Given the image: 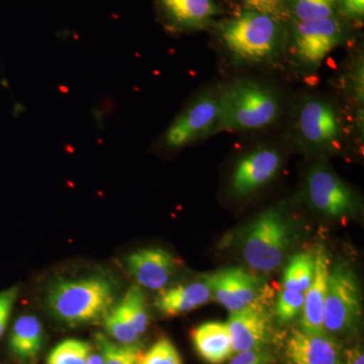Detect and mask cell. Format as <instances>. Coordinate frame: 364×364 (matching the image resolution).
Listing matches in <instances>:
<instances>
[{
	"instance_id": "obj_30",
	"label": "cell",
	"mask_w": 364,
	"mask_h": 364,
	"mask_svg": "<svg viewBox=\"0 0 364 364\" xmlns=\"http://www.w3.org/2000/svg\"><path fill=\"white\" fill-rule=\"evenodd\" d=\"M18 294V287H9V289L0 291V338L6 331Z\"/></svg>"
},
{
	"instance_id": "obj_18",
	"label": "cell",
	"mask_w": 364,
	"mask_h": 364,
	"mask_svg": "<svg viewBox=\"0 0 364 364\" xmlns=\"http://www.w3.org/2000/svg\"><path fill=\"white\" fill-rule=\"evenodd\" d=\"M198 356L208 364H222L234 355L227 323L210 321L191 332Z\"/></svg>"
},
{
	"instance_id": "obj_29",
	"label": "cell",
	"mask_w": 364,
	"mask_h": 364,
	"mask_svg": "<svg viewBox=\"0 0 364 364\" xmlns=\"http://www.w3.org/2000/svg\"><path fill=\"white\" fill-rule=\"evenodd\" d=\"M247 11L267 14L282 21L287 16V0H242Z\"/></svg>"
},
{
	"instance_id": "obj_22",
	"label": "cell",
	"mask_w": 364,
	"mask_h": 364,
	"mask_svg": "<svg viewBox=\"0 0 364 364\" xmlns=\"http://www.w3.org/2000/svg\"><path fill=\"white\" fill-rule=\"evenodd\" d=\"M117 305L123 310L124 315L139 335L144 334L149 325V315L147 312L145 296L141 287L136 284L129 287L123 299Z\"/></svg>"
},
{
	"instance_id": "obj_1",
	"label": "cell",
	"mask_w": 364,
	"mask_h": 364,
	"mask_svg": "<svg viewBox=\"0 0 364 364\" xmlns=\"http://www.w3.org/2000/svg\"><path fill=\"white\" fill-rule=\"evenodd\" d=\"M117 284L107 274L55 279L47 289V306L53 317L69 326L104 321L116 305Z\"/></svg>"
},
{
	"instance_id": "obj_2",
	"label": "cell",
	"mask_w": 364,
	"mask_h": 364,
	"mask_svg": "<svg viewBox=\"0 0 364 364\" xmlns=\"http://www.w3.org/2000/svg\"><path fill=\"white\" fill-rule=\"evenodd\" d=\"M220 114L215 134L260 131L277 123L282 112L279 93L272 86L237 79L219 86Z\"/></svg>"
},
{
	"instance_id": "obj_6",
	"label": "cell",
	"mask_w": 364,
	"mask_h": 364,
	"mask_svg": "<svg viewBox=\"0 0 364 364\" xmlns=\"http://www.w3.org/2000/svg\"><path fill=\"white\" fill-rule=\"evenodd\" d=\"M363 314L358 280L344 263L330 267L324 308V330L342 337L354 331Z\"/></svg>"
},
{
	"instance_id": "obj_21",
	"label": "cell",
	"mask_w": 364,
	"mask_h": 364,
	"mask_svg": "<svg viewBox=\"0 0 364 364\" xmlns=\"http://www.w3.org/2000/svg\"><path fill=\"white\" fill-rule=\"evenodd\" d=\"M95 340L105 364H139L143 352L140 345L114 343L102 333H97Z\"/></svg>"
},
{
	"instance_id": "obj_34",
	"label": "cell",
	"mask_w": 364,
	"mask_h": 364,
	"mask_svg": "<svg viewBox=\"0 0 364 364\" xmlns=\"http://www.w3.org/2000/svg\"><path fill=\"white\" fill-rule=\"evenodd\" d=\"M85 364H105L102 353H90Z\"/></svg>"
},
{
	"instance_id": "obj_25",
	"label": "cell",
	"mask_w": 364,
	"mask_h": 364,
	"mask_svg": "<svg viewBox=\"0 0 364 364\" xmlns=\"http://www.w3.org/2000/svg\"><path fill=\"white\" fill-rule=\"evenodd\" d=\"M342 87L354 105L363 107L364 62L363 55L358 54L345 68L341 78Z\"/></svg>"
},
{
	"instance_id": "obj_23",
	"label": "cell",
	"mask_w": 364,
	"mask_h": 364,
	"mask_svg": "<svg viewBox=\"0 0 364 364\" xmlns=\"http://www.w3.org/2000/svg\"><path fill=\"white\" fill-rule=\"evenodd\" d=\"M337 7V0H287V11L296 21L331 18Z\"/></svg>"
},
{
	"instance_id": "obj_33",
	"label": "cell",
	"mask_w": 364,
	"mask_h": 364,
	"mask_svg": "<svg viewBox=\"0 0 364 364\" xmlns=\"http://www.w3.org/2000/svg\"><path fill=\"white\" fill-rule=\"evenodd\" d=\"M344 364H364L363 349L360 345L351 347L343 352Z\"/></svg>"
},
{
	"instance_id": "obj_20",
	"label": "cell",
	"mask_w": 364,
	"mask_h": 364,
	"mask_svg": "<svg viewBox=\"0 0 364 364\" xmlns=\"http://www.w3.org/2000/svg\"><path fill=\"white\" fill-rule=\"evenodd\" d=\"M316 256L310 252H299L293 256L284 269L282 287L289 291L305 293L312 284L315 274Z\"/></svg>"
},
{
	"instance_id": "obj_17",
	"label": "cell",
	"mask_w": 364,
	"mask_h": 364,
	"mask_svg": "<svg viewBox=\"0 0 364 364\" xmlns=\"http://www.w3.org/2000/svg\"><path fill=\"white\" fill-rule=\"evenodd\" d=\"M212 298V289L203 279L161 289L155 306L162 315L173 317L191 312L205 305Z\"/></svg>"
},
{
	"instance_id": "obj_32",
	"label": "cell",
	"mask_w": 364,
	"mask_h": 364,
	"mask_svg": "<svg viewBox=\"0 0 364 364\" xmlns=\"http://www.w3.org/2000/svg\"><path fill=\"white\" fill-rule=\"evenodd\" d=\"M342 14L351 20H360L364 16V0H337Z\"/></svg>"
},
{
	"instance_id": "obj_9",
	"label": "cell",
	"mask_w": 364,
	"mask_h": 364,
	"mask_svg": "<svg viewBox=\"0 0 364 364\" xmlns=\"http://www.w3.org/2000/svg\"><path fill=\"white\" fill-rule=\"evenodd\" d=\"M343 40V26L335 16L296 21L291 35V55L304 68H318Z\"/></svg>"
},
{
	"instance_id": "obj_16",
	"label": "cell",
	"mask_w": 364,
	"mask_h": 364,
	"mask_svg": "<svg viewBox=\"0 0 364 364\" xmlns=\"http://www.w3.org/2000/svg\"><path fill=\"white\" fill-rule=\"evenodd\" d=\"M160 11L172 28L200 30L208 25L219 9L214 0H156Z\"/></svg>"
},
{
	"instance_id": "obj_11",
	"label": "cell",
	"mask_w": 364,
	"mask_h": 364,
	"mask_svg": "<svg viewBox=\"0 0 364 364\" xmlns=\"http://www.w3.org/2000/svg\"><path fill=\"white\" fill-rule=\"evenodd\" d=\"M203 279L212 289L215 301L224 306L230 313L260 305L259 301L264 291L262 279L245 268H224L212 274L205 275Z\"/></svg>"
},
{
	"instance_id": "obj_24",
	"label": "cell",
	"mask_w": 364,
	"mask_h": 364,
	"mask_svg": "<svg viewBox=\"0 0 364 364\" xmlns=\"http://www.w3.org/2000/svg\"><path fill=\"white\" fill-rule=\"evenodd\" d=\"M91 353V345L79 339L60 342L48 355L46 364H85Z\"/></svg>"
},
{
	"instance_id": "obj_3",
	"label": "cell",
	"mask_w": 364,
	"mask_h": 364,
	"mask_svg": "<svg viewBox=\"0 0 364 364\" xmlns=\"http://www.w3.org/2000/svg\"><path fill=\"white\" fill-rule=\"evenodd\" d=\"M291 136L304 152L337 154L343 150L347 139L343 114L328 97L304 95L291 114Z\"/></svg>"
},
{
	"instance_id": "obj_19",
	"label": "cell",
	"mask_w": 364,
	"mask_h": 364,
	"mask_svg": "<svg viewBox=\"0 0 364 364\" xmlns=\"http://www.w3.org/2000/svg\"><path fill=\"white\" fill-rule=\"evenodd\" d=\"M44 330L39 318L33 315L21 316L14 323L9 348L21 360H32L44 346Z\"/></svg>"
},
{
	"instance_id": "obj_7",
	"label": "cell",
	"mask_w": 364,
	"mask_h": 364,
	"mask_svg": "<svg viewBox=\"0 0 364 364\" xmlns=\"http://www.w3.org/2000/svg\"><path fill=\"white\" fill-rule=\"evenodd\" d=\"M220 114L219 86L193 98L160 136L167 150H181L198 140L215 135Z\"/></svg>"
},
{
	"instance_id": "obj_12",
	"label": "cell",
	"mask_w": 364,
	"mask_h": 364,
	"mask_svg": "<svg viewBox=\"0 0 364 364\" xmlns=\"http://www.w3.org/2000/svg\"><path fill=\"white\" fill-rule=\"evenodd\" d=\"M343 349L327 333L291 331L284 345L287 364H344Z\"/></svg>"
},
{
	"instance_id": "obj_31",
	"label": "cell",
	"mask_w": 364,
	"mask_h": 364,
	"mask_svg": "<svg viewBox=\"0 0 364 364\" xmlns=\"http://www.w3.org/2000/svg\"><path fill=\"white\" fill-rule=\"evenodd\" d=\"M273 355L265 349L239 352L229 364H272Z\"/></svg>"
},
{
	"instance_id": "obj_28",
	"label": "cell",
	"mask_w": 364,
	"mask_h": 364,
	"mask_svg": "<svg viewBox=\"0 0 364 364\" xmlns=\"http://www.w3.org/2000/svg\"><path fill=\"white\" fill-rule=\"evenodd\" d=\"M305 293L284 289L279 294L277 316L280 322L289 323L294 320L303 311Z\"/></svg>"
},
{
	"instance_id": "obj_13",
	"label": "cell",
	"mask_w": 364,
	"mask_h": 364,
	"mask_svg": "<svg viewBox=\"0 0 364 364\" xmlns=\"http://www.w3.org/2000/svg\"><path fill=\"white\" fill-rule=\"evenodd\" d=\"M127 268L139 286L161 291L179 268V262L169 251L162 248H144L126 258Z\"/></svg>"
},
{
	"instance_id": "obj_8",
	"label": "cell",
	"mask_w": 364,
	"mask_h": 364,
	"mask_svg": "<svg viewBox=\"0 0 364 364\" xmlns=\"http://www.w3.org/2000/svg\"><path fill=\"white\" fill-rule=\"evenodd\" d=\"M309 205L318 214L331 219H345L358 212V196L326 165H314L305 182Z\"/></svg>"
},
{
	"instance_id": "obj_14",
	"label": "cell",
	"mask_w": 364,
	"mask_h": 364,
	"mask_svg": "<svg viewBox=\"0 0 364 364\" xmlns=\"http://www.w3.org/2000/svg\"><path fill=\"white\" fill-rule=\"evenodd\" d=\"M226 323L235 353L264 349L272 338V322L262 306L231 312Z\"/></svg>"
},
{
	"instance_id": "obj_27",
	"label": "cell",
	"mask_w": 364,
	"mask_h": 364,
	"mask_svg": "<svg viewBox=\"0 0 364 364\" xmlns=\"http://www.w3.org/2000/svg\"><path fill=\"white\" fill-rule=\"evenodd\" d=\"M139 364H182V359L176 345L168 338H162L142 352Z\"/></svg>"
},
{
	"instance_id": "obj_15",
	"label": "cell",
	"mask_w": 364,
	"mask_h": 364,
	"mask_svg": "<svg viewBox=\"0 0 364 364\" xmlns=\"http://www.w3.org/2000/svg\"><path fill=\"white\" fill-rule=\"evenodd\" d=\"M329 259L324 251L316 255L315 274L312 284L305 291V301L301 311V329L309 333H326L324 330V308L327 296Z\"/></svg>"
},
{
	"instance_id": "obj_4",
	"label": "cell",
	"mask_w": 364,
	"mask_h": 364,
	"mask_svg": "<svg viewBox=\"0 0 364 364\" xmlns=\"http://www.w3.org/2000/svg\"><path fill=\"white\" fill-rule=\"evenodd\" d=\"M280 21L272 16L247 11L220 23L219 38L228 55L237 63H270L284 49Z\"/></svg>"
},
{
	"instance_id": "obj_26",
	"label": "cell",
	"mask_w": 364,
	"mask_h": 364,
	"mask_svg": "<svg viewBox=\"0 0 364 364\" xmlns=\"http://www.w3.org/2000/svg\"><path fill=\"white\" fill-rule=\"evenodd\" d=\"M104 324L107 334L119 343L136 344L138 342L140 335L132 326L130 321L117 304L112 309L111 312L105 316Z\"/></svg>"
},
{
	"instance_id": "obj_5",
	"label": "cell",
	"mask_w": 364,
	"mask_h": 364,
	"mask_svg": "<svg viewBox=\"0 0 364 364\" xmlns=\"http://www.w3.org/2000/svg\"><path fill=\"white\" fill-rule=\"evenodd\" d=\"M291 242V225L284 210L268 208L249 225L241 252L249 267L272 272L284 262Z\"/></svg>"
},
{
	"instance_id": "obj_10",
	"label": "cell",
	"mask_w": 364,
	"mask_h": 364,
	"mask_svg": "<svg viewBox=\"0 0 364 364\" xmlns=\"http://www.w3.org/2000/svg\"><path fill=\"white\" fill-rule=\"evenodd\" d=\"M284 163L279 148L261 145L243 155L235 165L230 193L237 198H247L265 188L277 176Z\"/></svg>"
}]
</instances>
